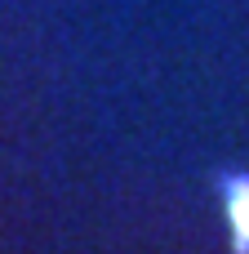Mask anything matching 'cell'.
Returning <instances> with one entry per match:
<instances>
[{
  "label": "cell",
  "mask_w": 249,
  "mask_h": 254,
  "mask_svg": "<svg viewBox=\"0 0 249 254\" xmlns=\"http://www.w3.org/2000/svg\"><path fill=\"white\" fill-rule=\"evenodd\" d=\"M218 201H223V219L232 232V254H249V174L245 170H227L214 179Z\"/></svg>",
  "instance_id": "1"
}]
</instances>
